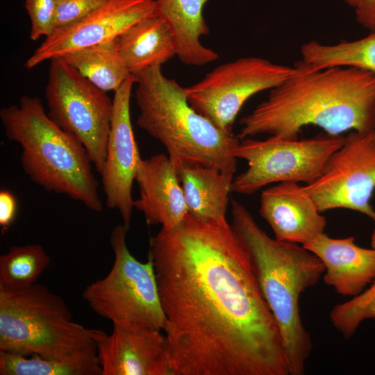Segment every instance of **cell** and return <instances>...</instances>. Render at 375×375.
Wrapping results in <instances>:
<instances>
[{
  "label": "cell",
  "instance_id": "obj_10",
  "mask_svg": "<svg viewBox=\"0 0 375 375\" xmlns=\"http://www.w3.org/2000/svg\"><path fill=\"white\" fill-rule=\"evenodd\" d=\"M297 72L295 66L260 57H243L213 69L199 82L185 88L190 105L220 129L232 133L244 103L254 94L271 90Z\"/></svg>",
  "mask_w": 375,
  "mask_h": 375
},
{
  "label": "cell",
  "instance_id": "obj_30",
  "mask_svg": "<svg viewBox=\"0 0 375 375\" xmlns=\"http://www.w3.org/2000/svg\"><path fill=\"white\" fill-rule=\"evenodd\" d=\"M368 319H375V299L360 312L357 322L360 326L362 322Z\"/></svg>",
  "mask_w": 375,
  "mask_h": 375
},
{
  "label": "cell",
  "instance_id": "obj_14",
  "mask_svg": "<svg viewBox=\"0 0 375 375\" xmlns=\"http://www.w3.org/2000/svg\"><path fill=\"white\" fill-rule=\"evenodd\" d=\"M112 326L110 334L90 328L102 375H174L168 340L162 331Z\"/></svg>",
  "mask_w": 375,
  "mask_h": 375
},
{
  "label": "cell",
  "instance_id": "obj_9",
  "mask_svg": "<svg viewBox=\"0 0 375 375\" xmlns=\"http://www.w3.org/2000/svg\"><path fill=\"white\" fill-rule=\"evenodd\" d=\"M45 99L49 117L77 139L101 174L106 157L113 102L60 58L51 59Z\"/></svg>",
  "mask_w": 375,
  "mask_h": 375
},
{
  "label": "cell",
  "instance_id": "obj_15",
  "mask_svg": "<svg viewBox=\"0 0 375 375\" xmlns=\"http://www.w3.org/2000/svg\"><path fill=\"white\" fill-rule=\"evenodd\" d=\"M259 212L276 239L301 245L324 233L326 226L317 203L296 182H282L264 190Z\"/></svg>",
  "mask_w": 375,
  "mask_h": 375
},
{
  "label": "cell",
  "instance_id": "obj_22",
  "mask_svg": "<svg viewBox=\"0 0 375 375\" xmlns=\"http://www.w3.org/2000/svg\"><path fill=\"white\" fill-rule=\"evenodd\" d=\"M1 375H102L95 345L66 359L0 351Z\"/></svg>",
  "mask_w": 375,
  "mask_h": 375
},
{
  "label": "cell",
  "instance_id": "obj_2",
  "mask_svg": "<svg viewBox=\"0 0 375 375\" xmlns=\"http://www.w3.org/2000/svg\"><path fill=\"white\" fill-rule=\"evenodd\" d=\"M294 66L293 75L240 119L239 139H297L308 125L331 135L375 128L374 74L351 67L315 69L301 60Z\"/></svg>",
  "mask_w": 375,
  "mask_h": 375
},
{
  "label": "cell",
  "instance_id": "obj_3",
  "mask_svg": "<svg viewBox=\"0 0 375 375\" xmlns=\"http://www.w3.org/2000/svg\"><path fill=\"white\" fill-rule=\"evenodd\" d=\"M231 226L245 248L258 285L278 326L289 375H303L312 349L302 323L299 298L325 272L303 245L269 237L240 203L231 201Z\"/></svg>",
  "mask_w": 375,
  "mask_h": 375
},
{
  "label": "cell",
  "instance_id": "obj_21",
  "mask_svg": "<svg viewBox=\"0 0 375 375\" xmlns=\"http://www.w3.org/2000/svg\"><path fill=\"white\" fill-rule=\"evenodd\" d=\"M59 58L105 92L116 91L131 74L119 53L116 38Z\"/></svg>",
  "mask_w": 375,
  "mask_h": 375
},
{
  "label": "cell",
  "instance_id": "obj_1",
  "mask_svg": "<svg viewBox=\"0 0 375 375\" xmlns=\"http://www.w3.org/2000/svg\"><path fill=\"white\" fill-rule=\"evenodd\" d=\"M174 375H289L281 332L226 219L149 239Z\"/></svg>",
  "mask_w": 375,
  "mask_h": 375
},
{
  "label": "cell",
  "instance_id": "obj_25",
  "mask_svg": "<svg viewBox=\"0 0 375 375\" xmlns=\"http://www.w3.org/2000/svg\"><path fill=\"white\" fill-rule=\"evenodd\" d=\"M375 299V280L369 288L351 300L335 306L329 317L335 328L345 338H350L356 332L359 324L357 317L360 312Z\"/></svg>",
  "mask_w": 375,
  "mask_h": 375
},
{
  "label": "cell",
  "instance_id": "obj_27",
  "mask_svg": "<svg viewBox=\"0 0 375 375\" xmlns=\"http://www.w3.org/2000/svg\"><path fill=\"white\" fill-rule=\"evenodd\" d=\"M107 0H57L54 30L76 23Z\"/></svg>",
  "mask_w": 375,
  "mask_h": 375
},
{
  "label": "cell",
  "instance_id": "obj_23",
  "mask_svg": "<svg viewBox=\"0 0 375 375\" xmlns=\"http://www.w3.org/2000/svg\"><path fill=\"white\" fill-rule=\"evenodd\" d=\"M303 62L312 69L331 67H351L375 74V31L352 41L326 44L311 40L302 44Z\"/></svg>",
  "mask_w": 375,
  "mask_h": 375
},
{
  "label": "cell",
  "instance_id": "obj_24",
  "mask_svg": "<svg viewBox=\"0 0 375 375\" xmlns=\"http://www.w3.org/2000/svg\"><path fill=\"white\" fill-rule=\"evenodd\" d=\"M49 262V256L38 244L11 246L0 256V290L17 292L31 287Z\"/></svg>",
  "mask_w": 375,
  "mask_h": 375
},
{
  "label": "cell",
  "instance_id": "obj_12",
  "mask_svg": "<svg viewBox=\"0 0 375 375\" xmlns=\"http://www.w3.org/2000/svg\"><path fill=\"white\" fill-rule=\"evenodd\" d=\"M156 13L155 0H107L80 21L54 30L24 67L31 69L46 60L117 38L134 23Z\"/></svg>",
  "mask_w": 375,
  "mask_h": 375
},
{
  "label": "cell",
  "instance_id": "obj_6",
  "mask_svg": "<svg viewBox=\"0 0 375 375\" xmlns=\"http://www.w3.org/2000/svg\"><path fill=\"white\" fill-rule=\"evenodd\" d=\"M94 345L90 328L74 322L65 301L47 287L0 290V351L66 359Z\"/></svg>",
  "mask_w": 375,
  "mask_h": 375
},
{
  "label": "cell",
  "instance_id": "obj_28",
  "mask_svg": "<svg viewBox=\"0 0 375 375\" xmlns=\"http://www.w3.org/2000/svg\"><path fill=\"white\" fill-rule=\"evenodd\" d=\"M17 211L15 195L8 190L0 191V226L3 232L14 222Z\"/></svg>",
  "mask_w": 375,
  "mask_h": 375
},
{
  "label": "cell",
  "instance_id": "obj_17",
  "mask_svg": "<svg viewBox=\"0 0 375 375\" xmlns=\"http://www.w3.org/2000/svg\"><path fill=\"white\" fill-rule=\"evenodd\" d=\"M324 263V283L344 297H356L375 280V249L358 246L352 236L323 233L303 245Z\"/></svg>",
  "mask_w": 375,
  "mask_h": 375
},
{
  "label": "cell",
  "instance_id": "obj_26",
  "mask_svg": "<svg viewBox=\"0 0 375 375\" xmlns=\"http://www.w3.org/2000/svg\"><path fill=\"white\" fill-rule=\"evenodd\" d=\"M57 0H26L24 6L31 22L29 37L33 41L54 31Z\"/></svg>",
  "mask_w": 375,
  "mask_h": 375
},
{
  "label": "cell",
  "instance_id": "obj_31",
  "mask_svg": "<svg viewBox=\"0 0 375 375\" xmlns=\"http://www.w3.org/2000/svg\"><path fill=\"white\" fill-rule=\"evenodd\" d=\"M347 6L355 9L359 3L360 0H340Z\"/></svg>",
  "mask_w": 375,
  "mask_h": 375
},
{
  "label": "cell",
  "instance_id": "obj_20",
  "mask_svg": "<svg viewBox=\"0 0 375 375\" xmlns=\"http://www.w3.org/2000/svg\"><path fill=\"white\" fill-rule=\"evenodd\" d=\"M175 167L188 214L203 220L225 219L234 174L197 164Z\"/></svg>",
  "mask_w": 375,
  "mask_h": 375
},
{
  "label": "cell",
  "instance_id": "obj_7",
  "mask_svg": "<svg viewBox=\"0 0 375 375\" xmlns=\"http://www.w3.org/2000/svg\"><path fill=\"white\" fill-rule=\"evenodd\" d=\"M128 228L116 226L110 243L114 253L108 274L86 286L82 296L90 308L112 325H134L160 331L167 321L162 307L153 264L142 262L129 251Z\"/></svg>",
  "mask_w": 375,
  "mask_h": 375
},
{
  "label": "cell",
  "instance_id": "obj_29",
  "mask_svg": "<svg viewBox=\"0 0 375 375\" xmlns=\"http://www.w3.org/2000/svg\"><path fill=\"white\" fill-rule=\"evenodd\" d=\"M354 10L358 23L370 32L375 31V0H360Z\"/></svg>",
  "mask_w": 375,
  "mask_h": 375
},
{
  "label": "cell",
  "instance_id": "obj_32",
  "mask_svg": "<svg viewBox=\"0 0 375 375\" xmlns=\"http://www.w3.org/2000/svg\"><path fill=\"white\" fill-rule=\"evenodd\" d=\"M371 247L375 249V229L371 235Z\"/></svg>",
  "mask_w": 375,
  "mask_h": 375
},
{
  "label": "cell",
  "instance_id": "obj_19",
  "mask_svg": "<svg viewBox=\"0 0 375 375\" xmlns=\"http://www.w3.org/2000/svg\"><path fill=\"white\" fill-rule=\"evenodd\" d=\"M116 40L119 53L132 74L162 65L176 56L172 31L157 13L134 23Z\"/></svg>",
  "mask_w": 375,
  "mask_h": 375
},
{
  "label": "cell",
  "instance_id": "obj_16",
  "mask_svg": "<svg viewBox=\"0 0 375 375\" xmlns=\"http://www.w3.org/2000/svg\"><path fill=\"white\" fill-rule=\"evenodd\" d=\"M140 197L134 208L143 212L149 225L172 228L188 215L183 190L174 165L160 153L140 160L135 176Z\"/></svg>",
  "mask_w": 375,
  "mask_h": 375
},
{
  "label": "cell",
  "instance_id": "obj_11",
  "mask_svg": "<svg viewBox=\"0 0 375 375\" xmlns=\"http://www.w3.org/2000/svg\"><path fill=\"white\" fill-rule=\"evenodd\" d=\"M303 188L322 212L346 208L375 222L370 203L375 190V128L349 131L321 176Z\"/></svg>",
  "mask_w": 375,
  "mask_h": 375
},
{
  "label": "cell",
  "instance_id": "obj_13",
  "mask_svg": "<svg viewBox=\"0 0 375 375\" xmlns=\"http://www.w3.org/2000/svg\"><path fill=\"white\" fill-rule=\"evenodd\" d=\"M135 83L131 74L115 91L106 157L101 175L106 206L120 213L130 228L134 200L132 188L141 160L131 119L130 101Z\"/></svg>",
  "mask_w": 375,
  "mask_h": 375
},
{
  "label": "cell",
  "instance_id": "obj_4",
  "mask_svg": "<svg viewBox=\"0 0 375 375\" xmlns=\"http://www.w3.org/2000/svg\"><path fill=\"white\" fill-rule=\"evenodd\" d=\"M160 65L135 74L137 123L167 149L175 167L197 164L235 174L234 149L240 142L188 103L185 88L162 72Z\"/></svg>",
  "mask_w": 375,
  "mask_h": 375
},
{
  "label": "cell",
  "instance_id": "obj_8",
  "mask_svg": "<svg viewBox=\"0 0 375 375\" xmlns=\"http://www.w3.org/2000/svg\"><path fill=\"white\" fill-rule=\"evenodd\" d=\"M344 142V136L326 133L300 140L275 135L264 140L244 138L233 154L246 160L248 167L233 178L231 192L252 194L274 183H311Z\"/></svg>",
  "mask_w": 375,
  "mask_h": 375
},
{
  "label": "cell",
  "instance_id": "obj_5",
  "mask_svg": "<svg viewBox=\"0 0 375 375\" xmlns=\"http://www.w3.org/2000/svg\"><path fill=\"white\" fill-rule=\"evenodd\" d=\"M0 119L7 138L20 145L22 167L34 183L102 210L86 149L49 117L40 98L22 97L19 104L1 109Z\"/></svg>",
  "mask_w": 375,
  "mask_h": 375
},
{
  "label": "cell",
  "instance_id": "obj_18",
  "mask_svg": "<svg viewBox=\"0 0 375 375\" xmlns=\"http://www.w3.org/2000/svg\"><path fill=\"white\" fill-rule=\"evenodd\" d=\"M209 0H155L156 12L174 35L176 56L184 64L202 66L218 58V54L201 43L210 33L203 11Z\"/></svg>",
  "mask_w": 375,
  "mask_h": 375
}]
</instances>
